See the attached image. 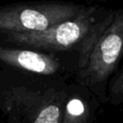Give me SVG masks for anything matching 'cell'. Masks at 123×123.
Segmentation results:
<instances>
[{
	"label": "cell",
	"mask_w": 123,
	"mask_h": 123,
	"mask_svg": "<svg viewBox=\"0 0 123 123\" xmlns=\"http://www.w3.org/2000/svg\"><path fill=\"white\" fill-rule=\"evenodd\" d=\"M69 83L0 67V111L8 123H61Z\"/></svg>",
	"instance_id": "cell-1"
},
{
	"label": "cell",
	"mask_w": 123,
	"mask_h": 123,
	"mask_svg": "<svg viewBox=\"0 0 123 123\" xmlns=\"http://www.w3.org/2000/svg\"><path fill=\"white\" fill-rule=\"evenodd\" d=\"M113 12V9L100 5L85 6L75 17L42 32L0 33V41L41 51L76 53L80 56L79 72L86 66L95 42L112 19Z\"/></svg>",
	"instance_id": "cell-2"
},
{
	"label": "cell",
	"mask_w": 123,
	"mask_h": 123,
	"mask_svg": "<svg viewBox=\"0 0 123 123\" xmlns=\"http://www.w3.org/2000/svg\"><path fill=\"white\" fill-rule=\"evenodd\" d=\"M123 62V7L115 9L109 25L95 42L86 66L74 82L87 87L101 104L109 103L108 86Z\"/></svg>",
	"instance_id": "cell-3"
},
{
	"label": "cell",
	"mask_w": 123,
	"mask_h": 123,
	"mask_svg": "<svg viewBox=\"0 0 123 123\" xmlns=\"http://www.w3.org/2000/svg\"><path fill=\"white\" fill-rule=\"evenodd\" d=\"M86 5L61 1L0 6V33H37L78 15Z\"/></svg>",
	"instance_id": "cell-4"
},
{
	"label": "cell",
	"mask_w": 123,
	"mask_h": 123,
	"mask_svg": "<svg viewBox=\"0 0 123 123\" xmlns=\"http://www.w3.org/2000/svg\"><path fill=\"white\" fill-rule=\"evenodd\" d=\"M80 56L72 52H48L0 41V64L19 71L50 77L63 82L74 80Z\"/></svg>",
	"instance_id": "cell-5"
},
{
	"label": "cell",
	"mask_w": 123,
	"mask_h": 123,
	"mask_svg": "<svg viewBox=\"0 0 123 123\" xmlns=\"http://www.w3.org/2000/svg\"><path fill=\"white\" fill-rule=\"evenodd\" d=\"M101 105L87 87L69 83L61 123H95Z\"/></svg>",
	"instance_id": "cell-6"
},
{
	"label": "cell",
	"mask_w": 123,
	"mask_h": 123,
	"mask_svg": "<svg viewBox=\"0 0 123 123\" xmlns=\"http://www.w3.org/2000/svg\"><path fill=\"white\" fill-rule=\"evenodd\" d=\"M108 99L111 105L123 109V62L109 83Z\"/></svg>",
	"instance_id": "cell-7"
}]
</instances>
